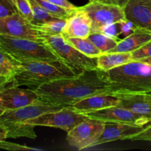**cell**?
<instances>
[{
	"mask_svg": "<svg viewBox=\"0 0 151 151\" xmlns=\"http://www.w3.org/2000/svg\"><path fill=\"white\" fill-rule=\"evenodd\" d=\"M34 90L40 101L62 106H72L91 95L112 94L103 72L99 69L85 71L73 78L55 80Z\"/></svg>",
	"mask_w": 151,
	"mask_h": 151,
	"instance_id": "6da1fadb",
	"label": "cell"
},
{
	"mask_svg": "<svg viewBox=\"0 0 151 151\" xmlns=\"http://www.w3.org/2000/svg\"><path fill=\"white\" fill-rule=\"evenodd\" d=\"M103 72L114 95L151 94V65L148 63L132 60Z\"/></svg>",
	"mask_w": 151,
	"mask_h": 151,
	"instance_id": "7a4b0ae2",
	"label": "cell"
},
{
	"mask_svg": "<svg viewBox=\"0 0 151 151\" xmlns=\"http://www.w3.org/2000/svg\"><path fill=\"white\" fill-rule=\"evenodd\" d=\"M76 76L78 75L75 72L61 60L21 62L12 86H27L34 90L40 86L55 80Z\"/></svg>",
	"mask_w": 151,
	"mask_h": 151,
	"instance_id": "3957f363",
	"label": "cell"
},
{
	"mask_svg": "<svg viewBox=\"0 0 151 151\" xmlns=\"http://www.w3.org/2000/svg\"><path fill=\"white\" fill-rule=\"evenodd\" d=\"M65 106H55L38 100L32 104L15 110L4 111L0 116V122L7 131V138L27 137L34 139L37 137L35 127L27 124L31 119L44 114L56 111Z\"/></svg>",
	"mask_w": 151,
	"mask_h": 151,
	"instance_id": "277c9868",
	"label": "cell"
},
{
	"mask_svg": "<svg viewBox=\"0 0 151 151\" xmlns=\"http://www.w3.org/2000/svg\"><path fill=\"white\" fill-rule=\"evenodd\" d=\"M0 49L19 62L60 60L44 41L0 34Z\"/></svg>",
	"mask_w": 151,
	"mask_h": 151,
	"instance_id": "5b68a950",
	"label": "cell"
},
{
	"mask_svg": "<svg viewBox=\"0 0 151 151\" xmlns=\"http://www.w3.org/2000/svg\"><path fill=\"white\" fill-rule=\"evenodd\" d=\"M44 42L77 75H80L85 71L97 69V58H90L83 54L73 47L63 35L45 34Z\"/></svg>",
	"mask_w": 151,
	"mask_h": 151,
	"instance_id": "8992f818",
	"label": "cell"
},
{
	"mask_svg": "<svg viewBox=\"0 0 151 151\" xmlns=\"http://www.w3.org/2000/svg\"><path fill=\"white\" fill-rule=\"evenodd\" d=\"M88 119H89V117L84 114L78 113L72 109H69L67 106H65L59 111L44 114L29 119L27 124L34 126H47L60 128L68 133L78 124Z\"/></svg>",
	"mask_w": 151,
	"mask_h": 151,
	"instance_id": "52a82bcc",
	"label": "cell"
},
{
	"mask_svg": "<svg viewBox=\"0 0 151 151\" xmlns=\"http://www.w3.org/2000/svg\"><path fill=\"white\" fill-rule=\"evenodd\" d=\"M105 124L102 120L89 118L68 132L66 141L69 145L79 150L93 147L103 134Z\"/></svg>",
	"mask_w": 151,
	"mask_h": 151,
	"instance_id": "ba28073f",
	"label": "cell"
},
{
	"mask_svg": "<svg viewBox=\"0 0 151 151\" xmlns=\"http://www.w3.org/2000/svg\"><path fill=\"white\" fill-rule=\"evenodd\" d=\"M91 21V32H99L102 27L125 19L123 8L100 1L88 3L80 7Z\"/></svg>",
	"mask_w": 151,
	"mask_h": 151,
	"instance_id": "9c48e42d",
	"label": "cell"
},
{
	"mask_svg": "<svg viewBox=\"0 0 151 151\" xmlns=\"http://www.w3.org/2000/svg\"><path fill=\"white\" fill-rule=\"evenodd\" d=\"M0 34L36 41H44L45 35L19 13L0 19Z\"/></svg>",
	"mask_w": 151,
	"mask_h": 151,
	"instance_id": "30bf717a",
	"label": "cell"
},
{
	"mask_svg": "<svg viewBox=\"0 0 151 151\" xmlns=\"http://www.w3.org/2000/svg\"><path fill=\"white\" fill-rule=\"evenodd\" d=\"M84 114L91 119L102 120L105 122H122L138 125H147L150 122L146 118L118 105L95 111L87 112Z\"/></svg>",
	"mask_w": 151,
	"mask_h": 151,
	"instance_id": "8fae6325",
	"label": "cell"
},
{
	"mask_svg": "<svg viewBox=\"0 0 151 151\" xmlns=\"http://www.w3.org/2000/svg\"><path fill=\"white\" fill-rule=\"evenodd\" d=\"M38 100V94L33 89H24L10 86L0 91V105L4 111L21 109Z\"/></svg>",
	"mask_w": 151,
	"mask_h": 151,
	"instance_id": "7c38bea8",
	"label": "cell"
},
{
	"mask_svg": "<svg viewBox=\"0 0 151 151\" xmlns=\"http://www.w3.org/2000/svg\"><path fill=\"white\" fill-rule=\"evenodd\" d=\"M146 125H138L134 124L122 122H107L105 124L103 132L100 138L94 144V146L116 140L132 139L145 128ZM93 146V147H94Z\"/></svg>",
	"mask_w": 151,
	"mask_h": 151,
	"instance_id": "4fadbf2b",
	"label": "cell"
},
{
	"mask_svg": "<svg viewBox=\"0 0 151 151\" xmlns=\"http://www.w3.org/2000/svg\"><path fill=\"white\" fill-rule=\"evenodd\" d=\"M123 10L125 19L151 32V0H130Z\"/></svg>",
	"mask_w": 151,
	"mask_h": 151,
	"instance_id": "5bb4252c",
	"label": "cell"
},
{
	"mask_svg": "<svg viewBox=\"0 0 151 151\" xmlns=\"http://www.w3.org/2000/svg\"><path fill=\"white\" fill-rule=\"evenodd\" d=\"M119 103V97L118 96L112 94H100L86 97L67 107L78 113L85 114L101 110L110 106H117Z\"/></svg>",
	"mask_w": 151,
	"mask_h": 151,
	"instance_id": "9a60e30c",
	"label": "cell"
},
{
	"mask_svg": "<svg viewBox=\"0 0 151 151\" xmlns=\"http://www.w3.org/2000/svg\"><path fill=\"white\" fill-rule=\"evenodd\" d=\"M116 96L119 97L118 106L129 109L151 122V94L138 93Z\"/></svg>",
	"mask_w": 151,
	"mask_h": 151,
	"instance_id": "2e32d148",
	"label": "cell"
},
{
	"mask_svg": "<svg viewBox=\"0 0 151 151\" xmlns=\"http://www.w3.org/2000/svg\"><path fill=\"white\" fill-rule=\"evenodd\" d=\"M91 32V21L88 15L78 7L75 13L67 19L63 32L64 38H86Z\"/></svg>",
	"mask_w": 151,
	"mask_h": 151,
	"instance_id": "e0dca14e",
	"label": "cell"
},
{
	"mask_svg": "<svg viewBox=\"0 0 151 151\" xmlns=\"http://www.w3.org/2000/svg\"><path fill=\"white\" fill-rule=\"evenodd\" d=\"M150 40V31L138 27L131 35L121 39L109 52H132Z\"/></svg>",
	"mask_w": 151,
	"mask_h": 151,
	"instance_id": "ac0fdd59",
	"label": "cell"
},
{
	"mask_svg": "<svg viewBox=\"0 0 151 151\" xmlns=\"http://www.w3.org/2000/svg\"><path fill=\"white\" fill-rule=\"evenodd\" d=\"M131 52H106L97 59V69L106 72L132 61Z\"/></svg>",
	"mask_w": 151,
	"mask_h": 151,
	"instance_id": "d6986e66",
	"label": "cell"
},
{
	"mask_svg": "<svg viewBox=\"0 0 151 151\" xmlns=\"http://www.w3.org/2000/svg\"><path fill=\"white\" fill-rule=\"evenodd\" d=\"M66 39L77 50L88 57L98 58L100 55L103 54L88 38H67Z\"/></svg>",
	"mask_w": 151,
	"mask_h": 151,
	"instance_id": "ffe728a7",
	"label": "cell"
},
{
	"mask_svg": "<svg viewBox=\"0 0 151 151\" xmlns=\"http://www.w3.org/2000/svg\"><path fill=\"white\" fill-rule=\"evenodd\" d=\"M21 62L0 49V75L10 77L13 79L20 67Z\"/></svg>",
	"mask_w": 151,
	"mask_h": 151,
	"instance_id": "44dd1931",
	"label": "cell"
},
{
	"mask_svg": "<svg viewBox=\"0 0 151 151\" xmlns=\"http://www.w3.org/2000/svg\"><path fill=\"white\" fill-rule=\"evenodd\" d=\"M88 38L101 51L102 53L109 52L117 45V43L119 41L101 32L91 33L88 35Z\"/></svg>",
	"mask_w": 151,
	"mask_h": 151,
	"instance_id": "7402d4cb",
	"label": "cell"
},
{
	"mask_svg": "<svg viewBox=\"0 0 151 151\" xmlns=\"http://www.w3.org/2000/svg\"><path fill=\"white\" fill-rule=\"evenodd\" d=\"M32 5V20L30 23L35 26H41L51 21L55 20L59 18L55 17L50 14L48 11L45 10L44 7H41L35 0H29Z\"/></svg>",
	"mask_w": 151,
	"mask_h": 151,
	"instance_id": "603a6c76",
	"label": "cell"
},
{
	"mask_svg": "<svg viewBox=\"0 0 151 151\" xmlns=\"http://www.w3.org/2000/svg\"><path fill=\"white\" fill-rule=\"evenodd\" d=\"M42 7H44L47 11L51 15H52L55 17L59 18V19H68L70 18L74 13H75L78 8L75 10H69V9L64 8L60 6L57 5V4H52L46 0H35Z\"/></svg>",
	"mask_w": 151,
	"mask_h": 151,
	"instance_id": "cb8c5ba5",
	"label": "cell"
},
{
	"mask_svg": "<svg viewBox=\"0 0 151 151\" xmlns=\"http://www.w3.org/2000/svg\"><path fill=\"white\" fill-rule=\"evenodd\" d=\"M67 24V19H57L41 26H36L38 29L47 35H63Z\"/></svg>",
	"mask_w": 151,
	"mask_h": 151,
	"instance_id": "d4e9b609",
	"label": "cell"
},
{
	"mask_svg": "<svg viewBox=\"0 0 151 151\" xmlns=\"http://www.w3.org/2000/svg\"><path fill=\"white\" fill-rule=\"evenodd\" d=\"M15 5L18 13L31 22L32 20V9L29 0H15Z\"/></svg>",
	"mask_w": 151,
	"mask_h": 151,
	"instance_id": "484cf974",
	"label": "cell"
},
{
	"mask_svg": "<svg viewBox=\"0 0 151 151\" xmlns=\"http://www.w3.org/2000/svg\"><path fill=\"white\" fill-rule=\"evenodd\" d=\"M99 32L104 34L110 38H114V39L120 41L121 39L119 38V35H121V29L119 22H115V23L110 24L104 26L101 28Z\"/></svg>",
	"mask_w": 151,
	"mask_h": 151,
	"instance_id": "4316f807",
	"label": "cell"
},
{
	"mask_svg": "<svg viewBox=\"0 0 151 151\" xmlns=\"http://www.w3.org/2000/svg\"><path fill=\"white\" fill-rule=\"evenodd\" d=\"M16 5L10 0H0V19L8 17L17 13Z\"/></svg>",
	"mask_w": 151,
	"mask_h": 151,
	"instance_id": "83f0119b",
	"label": "cell"
},
{
	"mask_svg": "<svg viewBox=\"0 0 151 151\" xmlns=\"http://www.w3.org/2000/svg\"><path fill=\"white\" fill-rule=\"evenodd\" d=\"M133 60H140L142 59L151 58V40L141 47L131 52Z\"/></svg>",
	"mask_w": 151,
	"mask_h": 151,
	"instance_id": "f1b7e54d",
	"label": "cell"
},
{
	"mask_svg": "<svg viewBox=\"0 0 151 151\" xmlns=\"http://www.w3.org/2000/svg\"><path fill=\"white\" fill-rule=\"evenodd\" d=\"M0 149L12 151H18V150H38L40 151L41 150L38 148H34V147H28L26 145H21L16 144V143L10 142H7L5 140L0 141Z\"/></svg>",
	"mask_w": 151,
	"mask_h": 151,
	"instance_id": "f546056e",
	"label": "cell"
},
{
	"mask_svg": "<svg viewBox=\"0 0 151 151\" xmlns=\"http://www.w3.org/2000/svg\"><path fill=\"white\" fill-rule=\"evenodd\" d=\"M119 24H120L121 35H123L125 38L133 33L136 30V29L138 28V27L135 24L127 19L119 21Z\"/></svg>",
	"mask_w": 151,
	"mask_h": 151,
	"instance_id": "4dcf8cb0",
	"label": "cell"
},
{
	"mask_svg": "<svg viewBox=\"0 0 151 151\" xmlns=\"http://www.w3.org/2000/svg\"><path fill=\"white\" fill-rule=\"evenodd\" d=\"M132 141L136 140H144V141H151V122L146 125L145 128L140 134L132 139Z\"/></svg>",
	"mask_w": 151,
	"mask_h": 151,
	"instance_id": "1f68e13d",
	"label": "cell"
},
{
	"mask_svg": "<svg viewBox=\"0 0 151 151\" xmlns=\"http://www.w3.org/2000/svg\"><path fill=\"white\" fill-rule=\"evenodd\" d=\"M46 1H49L52 4H57V5L60 6L62 7H64V8L69 9V10H75V9L78 8V7L69 2L68 0H46Z\"/></svg>",
	"mask_w": 151,
	"mask_h": 151,
	"instance_id": "d6a6232c",
	"label": "cell"
},
{
	"mask_svg": "<svg viewBox=\"0 0 151 151\" xmlns=\"http://www.w3.org/2000/svg\"><path fill=\"white\" fill-rule=\"evenodd\" d=\"M13 79L10 77L0 75V91L12 86Z\"/></svg>",
	"mask_w": 151,
	"mask_h": 151,
	"instance_id": "836d02e7",
	"label": "cell"
},
{
	"mask_svg": "<svg viewBox=\"0 0 151 151\" xmlns=\"http://www.w3.org/2000/svg\"><path fill=\"white\" fill-rule=\"evenodd\" d=\"M130 0H98V1H100V2L113 4V5H116L119 7H122V8H124L125 6L127 4V3Z\"/></svg>",
	"mask_w": 151,
	"mask_h": 151,
	"instance_id": "e575fe53",
	"label": "cell"
},
{
	"mask_svg": "<svg viewBox=\"0 0 151 151\" xmlns=\"http://www.w3.org/2000/svg\"><path fill=\"white\" fill-rule=\"evenodd\" d=\"M7 139V131L5 127L0 122V141Z\"/></svg>",
	"mask_w": 151,
	"mask_h": 151,
	"instance_id": "d590c367",
	"label": "cell"
},
{
	"mask_svg": "<svg viewBox=\"0 0 151 151\" xmlns=\"http://www.w3.org/2000/svg\"><path fill=\"white\" fill-rule=\"evenodd\" d=\"M140 61L145 62L146 63H148V64L151 65V58H144L140 60Z\"/></svg>",
	"mask_w": 151,
	"mask_h": 151,
	"instance_id": "8d00e7d4",
	"label": "cell"
},
{
	"mask_svg": "<svg viewBox=\"0 0 151 151\" xmlns=\"http://www.w3.org/2000/svg\"><path fill=\"white\" fill-rule=\"evenodd\" d=\"M4 112V109H3V108L1 106V105H0V116H1Z\"/></svg>",
	"mask_w": 151,
	"mask_h": 151,
	"instance_id": "74e56055",
	"label": "cell"
},
{
	"mask_svg": "<svg viewBox=\"0 0 151 151\" xmlns=\"http://www.w3.org/2000/svg\"><path fill=\"white\" fill-rule=\"evenodd\" d=\"M93 1H98V0H89V2H93Z\"/></svg>",
	"mask_w": 151,
	"mask_h": 151,
	"instance_id": "f35d334b",
	"label": "cell"
},
{
	"mask_svg": "<svg viewBox=\"0 0 151 151\" xmlns=\"http://www.w3.org/2000/svg\"><path fill=\"white\" fill-rule=\"evenodd\" d=\"M10 1H13V2L14 3V4H15V0H10Z\"/></svg>",
	"mask_w": 151,
	"mask_h": 151,
	"instance_id": "ab89813d",
	"label": "cell"
}]
</instances>
